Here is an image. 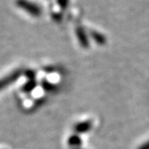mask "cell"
Masks as SVG:
<instances>
[{
	"mask_svg": "<svg viewBox=\"0 0 149 149\" xmlns=\"http://www.w3.org/2000/svg\"><path fill=\"white\" fill-rule=\"evenodd\" d=\"M26 75L29 78V80H34V78H35V72L33 70H28L26 72Z\"/></svg>",
	"mask_w": 149,
	"mask_h": 149,
	"instance_id": "30bf717a",
	"label": "cell"
},
{
	"mask_svg": "<svg viewBox=\"0 0 149 149\" xmlns=\"http://www.w3.org/2000/svg\"><path fill=\"white\" fill-rule=\"evenodd\" d=\"M74 149H80V148H74Z\"/></svg>",
	"mask_w": 149,
	"mask_h": 149,
	"instance_id": "7c38bea8",
	"label": "cell"
},
{
	"mask_svg": "<svg viewBox=\"0 0 149 149\" xmlns=\"http://www.w3.org/2000/svg\"><path fill=\"white\" fill-rule=\"evenodd\" d=\"M36 85H37V83H36L35 80H29L27 81V83H26L25 85L22 86V91L25 92V93H29V92H31L35 89Z\"/></svg>",
	"mask_w": 149,
	"mask_h": 149,
	"instance_id": "8992f818",
	"label": "cell"
},
{
	"mask_svg": "<svg viewBox=\"0 0 149 149\" xmlns=\"http://www.w3.org/2000/svg\"><path fill=\"white\" fill-rule=\"evenodd\" d=\"M57 3L61 8H65L68 5V0H57Z\"/></svg>",
	"mask_w": 149,
	"mask_h": 149,
	"instance_id": "9c48e42d",
	"label": "cell"
},
{
	"mask_svg": "<svg viewBox=\"0 0 149 149\" xmlns=\"http://www.w3.org/2000/svg\"><path fill=\"white\" fill-rule=\"evenodd\" d=\"M93 127V123L91 120H85L82 122L78 123L74 125V129L76 134H81V133H88L91 131V129Z\"/></svg>",
	"mask_w": 149,
	"mask_h": 149,
	"instance_id": "3957f363",
	"label": "cell"
},
{
	"mask_svg": "<svg viewBox=\"0 0 149 149\" xmlns=\"http://www.w3.org/2000/svg\"><path fill=\"white\" fill-rule=\"evenodd\" d=\"M81 143H82V140L78 134L71 135L68 139V144L71 148H73V149L79 148V147L81 145Z\"/></svg>",
	"mask_w": 149,
	"mask_h": 149,
	"instance_id": "5b68a950",
	"label": "cell"
},
{
	"mask_svg": "<svg viewBox=\"0 0 149 149\" xmlns=\"http://www.w3.org/2000/svg\"><path fill=\"white\" fill-rule=\"evenodd\" d=\"M91 36H92V37L94 38V40L98 44H104V43L105 42V38H104V37H103L101 34H100L98 32H91Z\"/></svg>",
	"mask_w": 149,
	"mask_h": 149,
	"instance_id": "52a82bcc",
	"label": "cell"
},
{
	"mask_svg": "<svg viewBox=\"0 0 149 149\" xmlns=\"http://www.w3.org/2000/svg\"><path fill=\"white\" fill-rule=\"evenodd\" d=\"M138 149H149V140L144 142L143 144H141L138 148Z\"/></svg>",
	"mask_w": 149,
	"mask_h": 149,
	"instance_id": "8fae6325",
	"label": "cell"
},
{
	"mask_svg": "<svg viewBox=\"0 0 149 149\" xmlns=\"http://www.w3.org/2000/svg\"><path fill=\"white\" fill-rule=\"evenodd\" d=\"M22 74V71L21 70H17L15 71L12 72L8 75L5 76L4 78L1 79L0 80V91H3L7 86L10 85L14 81H16L20 77V75Z\"/></svg>",
	"mask_w": 149,
	"mask_h": 149,
	"instance_id": "7a4b0ae2",
	"label": "cell"
},
{
	"mask_svg": "<svg viewBox=\"0 0 149 149\" xmlns=\"http://www.w3.org/2000/svg\"><path fill=\"white\" fill-rule=\"evenodd\" d=\"M75 33H76V37H77V39H78L79 42L81 45V47L84 48L89 47V45H90L89 39H88V37L86 36L85 30L82 27H78L76 28Z\"/></svg>",
	"mask_w": 149,
	"mask_h": 149,
	"instance_id": "277c9868",
	"label": "cell"
},
{
	"mask_svg": "<svg viewBox=\"0 0 149 149\" xmlns=\"http://www.w3.org/2000/svg\"><path fill=\"white\" fill-rule=\"evenodd\" d=\"M42 88L47 91H56L57 87L56 85H55L54 84H52L48 81H42Z\"/></svg>",
	"mask_w": 149,
	"mask_h": 149,
	"instance_id": "ba28073f",
	"label": "cell"
},
{
	"mask_svg": "<svg viewBox=\"0 0 149 149\" xmlns=\"http://www.w3.org/2000/svg\"><path fill=\"white\" fill-rule=\"evenodd\" d=\"M16 3L19 8H22L23 10L26 11L32 16L38 17L42 13L41 8L35 3H32V2L28 0H17Z\"/></svg>",
	"mask_w": 149,
	"mask_h": 149,
	"instance_id": "6da1fadb",
	"label": "cell"
}]
</instances>
